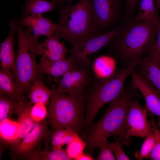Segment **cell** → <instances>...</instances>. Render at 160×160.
I'll use <instances>...</instances> for the list:
<instances>
[{
    "label": "cell",
    "mask_w": 160,
    "mask_h": 160,
    "mask_svg": "<svg viewBox=\"0 0 160 160\" xmlns=\"http://www.w3.org/2000/svg\"><path fill=\"white\" fill-rule=\"evenodd\" d=\"M158 30L151 23L136 20L121 24L109 43L110 54L128 66L139 62L149 53Z\"/></svg>",
    "instance_id": "obj_1"
},
{
    "label": "cell",
    "mask_w": 160,
    "mask_h": 160,
    "mask_svg": "<svg viewBox=\"0 0 160 160\" xmlns=\"http://www.w3.org/2000/svg\"><path fill=\"white\" fill-rule=\"evenodd\" d=\"M135 92L124 90L119 98L110 103L101 119L83 132L82 137L87 149L93 150L99 142L112 135H117L119 143L124 145L126 119Z\"/></svg>",
    "instance_id": "obj_2"
},
{
    "label": "cell",
    "mask_w": 160,
    "mask_h": 160,
    "mask_svg": "<svg viewBox=\"0 0 160 160\" xmlns=\"http://www.w3.org/2000/svg\"><path fill=\"white\" fill-rule=\"evenodd\" d=\"M60 19L53 33L75 46L99 35L95 22L91 0H80L76 4L59 6Z\"/></svg>",
    "instance_id": "obj_3"
},
{
    "label": "cell",
    "mask_w": 160,
    "mask_h": 160,
    "mask_svg": "<svg viewBox=\"0 0 160 160\" xmlns=\"http://www.w3.org/2000/svg\"><path fill=\"white\" fill-rule=\"evenodd\" d=\"M139 61L128 66L127 68L113 73L105 78L95 76L89 86L84 92L86 110L83 131L92 124L100 109L105 104L119 98L123 92L124 82Z\"/></svg>",
    "instance_id": "obj_4"
},
{
    "label": "cell",
    "mask_w": 160,
    "mask_h": 160,
    "mask_svg": "<svg viewBox=\"0 0 160 160\" xmlns=\"http://www.w3.org/2000/svg\"><path fill=\"white\" fill-rule=\"evenodd\" d=\"M51 90L47 114L50 125L54 130L69 128L81 133L86 110L84 93L73 95L60 93L53 87Z\"/></svg>",
    "instance_id": "obj_5"
},
{
    "label": "cell",
    "mask_w": 160,
    "mask_h": 160,
    "mask_svg": "<svg viewBox=\"0 0 160 160\" xmlns=\"http://www.w3.org/2000/svg\"><path fill=\"white\" fill-rule=\"evenodd\" d=\"M16 25L18 50L16 57L17 70L15 81L19 88L25 94L29 91L30 85L40 78L39 65L36 57L38 55V38L25 30L17 21Z\"/></svg>",
    "instance_id": "obj_6"
},
{
    "label": "cell",
    "mask_w": 160,
    "mask_h": 160,
    "mask_svg": "<svg viewBox=\"0 0 160 160\" xmlns=\"http://www.w3.org/2000/svg\"><path fill=\"white\" fill-rule=\"evenodd\" d=\"M79 57L61 79L55 78L57 86L52 87L57 92L71 95L83 94L93 81L95 76L90 61L88 58Z\"/></svg>",
    "instance_id": "obj_7"
},
{
    "label": "cell",
    "mask_w": 160,
    "mask_h": 160,
    "mask_svg": "<svg viewBox=\"0 0 160 160\" xmlns=\"http://www.w3.org/2000/svg\"><path fill=\"white\" fill-rule=\"evenodd\" d=\"M49 135L45 120L34 123L30 132L19 143L12 146V157L15 159L41 160V152L36 149L41 140L49 138Z\"/></svg>",
    "instance_id": "obj_8"
},
{
    "label": "cell",
    "mask_w": 160,
    "mask_h": 160,
    "mask_svg": "<svg viewBox=\"0 0 160 160\" xmlns=\"http://www.w3.org/2000/svg\"><path fill=\"white\" fill-rule=\"evenodd\" d=\"M148 111L146 106L143 108L136 99H132L126 119L124 145L129 144L131 137H145L152 132L147 119Z\"/></svg>",
    "instance_id": "obj_9"
},
{
    "label": "cell",
    "mask_w": 160,
    "mask_h": 160,
    "mask_svg": "<svg viewBox=\"0 0 160 160\" xmlns=\"http://www.w3.org/2000/svg\"><path fill=\"white\" fill-rule=\"evenodd\" d=\"M91 6L99 35L115 23L119 15L120 0H91Z\"/></svg>",
    "instance_id": "obj_10"
},
{
    "label": "cell",
    "mask_w": 160,
    "mask_h": 160,
    "mask_svg": "<svg viewBox=\"0 0 160 160\" xmlns=\"http://www.w3.org/2000/svg\"><path fill=\"white\" fill-rule=\"evenodd\" d=\"M121 26V25L111 31L89 38L71 47L68 52L70 54L84 58H88V55L97 52L102 47L109 44L119 32Z\"/></svg>",
    "instance_id": "obj_11"
},
{
    "label": "cell",
    "mask_w": 160,
    "mask_h": 160,
    "mask_svg": "<svg viewBox=\"0 0 160 160\" xmlns=\"http://www.w3.org/2000/svg\"><path fill=\"white\" fill-rule=\"evenodd\" d=\"M131 86L144 97L148 110L160 118V97L143 77L134 69L131 74Z\"/></svg>",
    "instance_id": "obj_12"
},
{
    "label": "cell",
    "mask_w": 160,
    "mask_h": 160,
    "mask_svg": "<svg viewBox=\"0 0 160 160\" xmlns=\"http://www.w3.org/2000/svg\"><path fill=\"white\" fill-rule=\"evenodd\" d=\"M10 29L6 39L0 44V60L1 69L15 79L16 76V57L14 50V36L16 31L15 22H9Z\"/></svg>",
    "instance_id": "obj_13"
},
{
    "label": "cell",
    "mask_w": 160,
    "mask_h": 160,
    "mask_svg": "<svg viewBox=\"0 0 160 160\" xmlns=\"http://www.w3.org/2000/svg\"><path fill=\"white\" fill-rule=\"evenodd\" d=\"M59 39L53 34L39 43L38 52L41 57L40 63H51L66 57L68 50Z\"/></svg>",
    "instance_id": "obj_14"
},
{
    "label": "cell",
    "mask_w": 160,
    "mask_h": 160,
    "mask_svg": "<svg viewBox=\"0 0 160 160\" xmlns=\"http://www.w3.org/2000/svg\"><path fill=\"white\" fill-rule=\"evenodd\" d=\"M17 21L22 26L27 27L28 31L32 32L38 38L41 35L48 37L54 33L57 26V24L42 14L28 15Z\"/></svg>",
    "instance_id": "obj_15"
},
{
    "label": "cell",
    "mask_w": 160,
    "mask_h": 160,
    "mask_svg": "<svg viewBox=\"0 0 160 160\" xmlns=\"http://www.w3.org/2000/svg\"><path fill=\"white\" fill-rule=\"evenodd\" d=\"M139 64L140 74L160 97V67L154 53L150 52Z\"/></svg>",
    "instance_id": "obj_16"
},
{
    "label": "cell",
    "mask_w": 160,
    "mask_h": 160,
    "mask_svg": "<svg viewBox=\"0 0 160 160\" xmlns=\"http://www.w3.org/2000/svg\"><path fill=\"white\" fill-rule=\"evenodd\" d=\"M79 57L70 54L66 57L51 63H40L39 65V71L43 73L51 75L55 78L62 76L76 64Z\"/></svg>",
    "instance_id": "obj_17"
},
{
    "label": "cell",
    "mask_w": 160,
    "mask_h": 160,
    "mask_svg": "<svg viewBox=\"0 0 160 160\" xmlns=\"http://www.w3.org/2000/svg\"><path fill=\"white\" fill-rule=\"evenodd\" d=\"M33 105L30 101H23L20 102L17 113L18 114L16 121L18 124V137L15 145L30 132L35 122L30 115L31 108Z\"/></svg>",
    "instance_id": "obj_18"
},
{
    "label": "cell",
    "mask_w": 160,
    "mask_h": 160,
    "mask_svg": "<svg viewBox=\"0 0 160 160\" xmlns=\"http://www.w3.org/2000/svg\"><path fill=\"white\" fill-rule=\"evenodd\" d=\"M0 94L19 101L25 99V94L19 88L15 79L1 69L0 71Z\"/></svg>",
    "instance_id": "obj_19"
},
{
    "label": "cell",
    "mask_w": 160,
    "mask_h": 160,
    "mask_svg": "<svg viewBox=\"0 0 160 160\" xmlns=\"http://www.w3.org/2000/svg\"><path fill=\"white\" fill-rule=\"evenodd\" d=\"M156 9L153 0H141L136 20L151 23L159 29L160 28V17Z\"/></svg>",
    "instance_id": "obj_20"
},
{
    "label": "cell",
    "mask_w": 160,
    "mask_h": 160,
    "mask_svg": "<svg viewBox=\"0 0 160 160\" xmlns=\"http://www.w3.org/2000/svg\"><path fill=\"white\" fill-rule=\"evenodd\" d=\"M30 102L33 104L38 103L47 104L50 99L52 90L43 83L40 78L34 81L29 87Z\"/></svg>",
    "instance_id": "obj_21"
},
{
    "label": "cell",
    "mask_w": 160,
    "mask_h": 160,
    "mask_svg": "<svg viewBox=\"0 0 160 160\" xmlns=\"http://www.w3.org/2000/svg\"><path fill=\"white\" fill-rule=\"evenodd\" d=\"M58 7L55 0H25L23 7V16L29 14H38L49 12Z\"/></svg>",
    "instance_id": "obj_22"
},
{
    "label": "cell",
    "mask_w": 160,
    "mask_h": 160,
    "mask_svg": "<svg viewBox=\"0 0 160 160\" xmlns=\"http://www.w3.org/2000/svg\"><path fill=\"white\" fill-rule=\"evenodd\" d=\"M79 136L78 134L70 129L55 130L51 137L52 149L61 148L64 145H67Z\"/></svg>",
    "instance_id": "obj_23"
},
{
    "label": "cell",
    "mask_w": 160,
    "mask_h": 160,
    "mask_svg": "<svg viewBox=\"0 0 160 160\" xmlns=\"http://www.w3.org/2000/svg\"><path fill=\"white\" fill-rule=\"evenodd\" d=\"M0 123L1 139L14 146L18 137V123L9 119H6Z\"/></svg>",
    "instance_id": "obj_24"
},
{
    "label": "cell",
    "mask_w": 160,
    "mask_h": 160,
    "mask_svg": "<svg viewBox=\"0 0 160 160\" xmlns=\"http://www.w3.org/2000/svg\"><path fill=\"white\" fill-rule=\"evenodd\" d=\"M21 101L12 100L6 96L0 95V123L9 119L13 113L17 114Z\"/></svg>",
    "instance_id": "obj_25"
},
{
    "label": "cell",
    "mask_w": 160,
    "mask_h": 160,
    "mask_svg": "<svg viewBox=\"0 0 160 160\" xmlns=\"http://www.w3.org/2000/svg\"><path fill=\"white\" fill-rule=\"evenodd\" d=\"M145 137L140 151L135 154V157L138 160L147 158L155 145L156 137L153 131Z\"/></svg>",
    "instance_id": "obj_26"
},
{
    "label": "cell",
    "mask_w": 160,
    "mask_h": 160,
    "mask_svg": "<svg viewBox=\"0 0 160 160\" xmlns=\"http://www.w3.org/2000/svg\"><path fill=\"white\" fill-rule=\"evenodd\" d=\"M86 142L79 136L67 145L66 151L72 160H76L83 151L86 147Z\"/></svg>",
    "instance_id": "obj_27"
},
{
    "label": "cell",
    "mask_w": 160,
    "mask_h": 160,
    "mask_svg": "<svg viewBox=\"0 0 160 160\" xmlns=\"http://www.w3.org/2000/svg\"><path fill=\"white\" fill-rule=\"evenodd\" d=\"M151 118L150 121L152 131L155 134L156 142L155 145L147 158L152 160H160V129L156 123L153 114L150 112Z\"/></svg>",
    "instance_id": "obj_28"
},
{
    "label": "cell",
    "mask_w": 160,
    "mask_h": 160,
    "mask_svg": "<svg viewBox=\"0 0 160 160\" xmlns=\"http://www.w3.org/2000/svg\"><path fill=\"white\" fill-rule=\"evenodd\" d=\"M113 143H109L107 138L99 142L96 148L99 149L98 156L95 159L97 160H114L116 158L112 150Z\"/></svg>",
    "instance_id": "obj_29"
},
{
    "label": "cell",
    "mask_w": 160,
    "mask_h": 160,
    "mask_svg": "<svg viewBox=\"0 0 160 160\" xmlns=\"http://www.w3.org/2000/svg\"><path fill=\"white\" fill-rule=\"evenodd\" d=\"M41 160H71L66 150L61 148L52 149L49 150L46 148L41 152Z\"/></svg>",
    "instance_id": "obj_30"
},
{
    "label": "cell",
    "mask_w": 160,
    "mask_h": 160,
    "mask_svg": "<svg viewBox=\"0 0 160 160\" xmlns=\"http://www.w3.org/2000/svg\"><path fill=\"white\" fill-rule=\"evenodd\" d=\"M46 105L40 103L33 104L30 110L31 119L35 122H39L44 120L48 114Z\"/></svg>",
    "instance_id": "obj_31"
},
{
    "label": "cell",
    "mask_w": 160,
    "mask_h": 160,
    "mask_svg": "<svg viewBox=\"0 0 160 160\" xmlns=\"http://www.w3.org/2000/svg\"><path fill=\"white\" fill-rule=\"evenodd\" d=\"M116 137V142L113 143L112 150L114 153L116 159L118 160H129L130 159L126 155L121 147V145Z\"/></svg>",
    "instance_id": "obj_32"
},
{
    "label": "cell",
    "mask_w": 160,
    "mask_h": 160,
    "mask_svg": "<svg viewBox=\"0 0 160 160\" xmlns=\"http://www.w3.org/2000/svg\"><path fill=\"white\" fill-rule=\"evenodd\" d=\"M150 51L153 52L156 55L158 62H160V28L157 34V38L153 43Z\"/></svg>",
    "instance_id": "obj_33"
},
{
    "label": "cell",
    "mask_w": 160,
    "mask_h": 160,
    "mask_svg": "<svg viewBox=\"0 0 160 160\" xmlns=\"http://www.w3.org/2000/svg\"><path fill=\"white\" fill-rule=\"evenodd\" d=\"M125 3V13L129 16L133 13L139 2V0H124Z\"/></svg>",
    "instance_id": "obj_34"
},
{
    "label": "cell",
    "mask_w": 160,
    "mask_h": 160,
    "mask_svg": "<svg viewBox=\"0 0 160 160\" xmlns=\"http://www.w3.org/2000/svg\"><path fill=\"white\" fill-rule=\"evenodd\" d=\"M94 159L90 155L83 153L79 156L76 160H92Z\"/></svg>",
    "instance_id": "obj_35"
},
{
    "label": "cell",
    "mask_w": 160,
    "mask_h": 160,
    "mask_svg": "<svg viewBox=\"0 0 160 160\" xmlns=\"http://www.w3.org/2000/svg\"><path fill=\"white\" fill-rule=\"evenodd\" d=\"M58 5V7L61 5H63L65 3H67V4L71 5L74 0H55Z\"/></svg>",
    "instance_id": "obj_36"
},
{
    "label": "cell",
    "mask_w": 160,
    "mask_h": 160,
    "mask_svg": "<svg viewBox=\"0 0 160 160\" xmlns=\"http://www.w3.org/2000/svg\"><path fill=\"white\" fill-rule=\"evenodd\" d=\"M156 9H158L160 8V0H156Z\"/></svg>",
    "instance_id": "obj_37"
},
{
    "label": "cell",
    "mask_w": 160,
    "mask_h": 160,
    "mask_svg": "<svg viewBox=\"0 0 160 160\" xmlns=\"http://www.w3.org/2000/svg\"><path fill=\"white\" fill-rule=\"evenodd\" d=\"M159 63V66H160V63Z\"/></svg>",
    "instance_id": "obj_38"
}]
</instances>
